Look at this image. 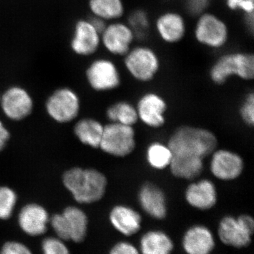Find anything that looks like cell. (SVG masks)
I'll list each match as a JSON object with an SVG mask.
<instances>
[{"instance_id":"6da1fadb","label":"cell","mask_w":254,"mask_h":254,"mask_svg":"<svg viewBox=\"0 0 254 254\" xmlns=\"http://www.w3.org/2000/svg\"><path fill=\"white\" fill-rule=\"evenodd\" d=\"M209 78L214 84L222 86L230 78L252 81L254 78L253 53L242 50L223 52L210 65Z\"/></svg>"},{"instance_id":"7a4b0ae2","label":"cell","mask_w":254,"mask_h":254,"mask_svg":"<svg viewBox=\"0 0 254 254\" xmlns=\"http://www.w3.org/2000/svg\"><path fill=\"white\" fill-rule=\"evenodd\" d=\"M63 183L80 203H92L102 199L108 186L106 177L95 169H71L64 175Z\"/></svg>"},{"instance_id":"3957f363","label":"cell","mask_w":254,"mask_h":254,"mask_svg":"<svg viewBox=\"0 0 254 254\" xmlns=\"http://www.w3.org/2000/svg\"><path fill=\"white\" fill-rule=\"evenodd\" d=\"M193 19L192 36L198 46L211 51L226 49L231 40V30L225 18L208 10Z\"/></svg>"},{"instance_id":"277c9868","label":"cell","mask_w":254,"mask_h":254,"mask_svg":"<svg viewBox=\"0 0 254 254\" xmlns=\"http://www.w3.org/2000/svg\"><path fill=\"white\" fill-rule=\"evenodd\" d=\"M162 58L154 47L145 42H137L122 58L125 72L139 83L154 81L162 68Z\"/></svg>"},{"instance_id":"5b68a950","label":"cell","mask_w":254,"mask_h":254,"mask_svg":"<svg viewBox=\"0 0 254 254\" xmlns=\"http://www.w3.org/2000/svg\"><path fill=\"white\" fill-rule=\"evenodd\" d=\"M218 144V138L213 132L190 126L177 128L168 143L173 154L195 155L203 159L211 155Z\"/></svg>"},{"instance_id":"8992f818","label":"cell","mask_w":254,"mask_h":254,"mask_svg":"<svg viewBox=\"0 0 254 254\" xmlns=\"http://www.w3.org/2000/svg\"><path fill=\"white\" fill-rule=\"evenodd\" d=\"M107 23L95 17L80 18L73 28L70 48L82 58L94 56L101 49V31Z\"/></svg>"},{"instance_id":"52a82bcc","label":"cell","mask_w":254,"mask_h":254,"mask_svg":"<svg viewBox=\"0 0 254 254\" xmlns=\"http://www.w3.org/2000/svg\"><path fill=\"white\" fill-rule=\"evenodd\" d=\"M189 31L188 17L179 10H163L152 21V31L159 41L167 46L182 43L188 36Z\"/></svg>"},{"instance_id":"ba28073f","label":"cell","mask_w":254,"mask_h":254,"mask_svg":"<svg viewBox=\"0 0 254 254\" xmlns=\"http://www.w3.org/2000/svg\"><path fill=\"white\" fill-rule=\"evenodd\" d=\"M86 78L95 91H110L121 86L123 73L115 58L108 55L91 60L86 69Z\"/></svg>"},{"instance_id":"9c48e42d","label":"cell","mask_w":254,"mask_h":254,"mask_svg":"<svg viewBox=\"0 0 254 254\" xmlns=\"http://www.w3.org/2000/svg\"><path fill=\"white\" fill-rule=\"evenodd\" d=\"M100 37L101 48L108 56L120 59L138 42L134 31L125 19L107 23Z\"/></svg>"},{"instance_id":"30bf717a","label":"cell","mask_w":254,"mask_h":254,"mask_svg":"<svg viewBox=\"0 0 254 254\" xmlns=\"http://www.w3.org/2000/svg\"><path fill=\"white\" fill-rule=\"evenodd\" d=\"M88 220L81 209L68 207L61 214H55L50 218L52 228L57 237L65 242L80 243L86 238Z\"/></svg>"},{"instance_id":"8fae6325","label":"cell","mask_w":254,"mask_h":254,"mask_svg":"<svg viewBox=\"0 0 254 254\" xmlns=\"http://www.w3.org/2000/svg\"><path fill=\"white\" fill-rule=\"evenodd\" d=\"M136 134L132 126L111 123L104 126L99 148L119 158L128 156L136 148Z\"/></svg>"},{"instance_id":"7c38bea8","label":"cell","mask_w":254,"mask_h":254,"mask_svg":"<svg viewBox=\"0 0 254 254\" xmlns=\"http://www.w3.org/2000/svg\"><path fill=\"white\" fill-rule=\"evenodd\" d=\"M254 230V220L250 215H240L238 218L225 216L220 220L218 235L225 245L241 248L251 242Z\"/></svg>"},{"instance_id":"4fadbf2b","label":"cell","mask_w":254,"mask_h":254,"mask_svg":"<svg viewBox=\"0 0 254 254\" xmlns=\"http://www.w3.org/2000/svg\"><path fill=\"white\" fill-rule=\"evenodd\" d=\"M80 102L78 95L68 88L56 90L48 98L47 111L52 118L59 123H67L77 116Z\"/></svg>"},{"instance_id":"5bb4252c","label":"cell","mask_w":254,"mask_h":254,"mask_svg":"<svg viewBox=\"0 0 254 254\" xmlns=\"http://www.w3.org/2000/svg\"><path fill=\"white\" fill-rule=\"evenodd\" d=\"M210 155V172L218 180L232 181L243 173L245 163L238 153L230 150L216 149Z\"/></svg>"},{"instance_id":"9a60e30c","label":"cell","mask_w":254,"mask_h":254,"mask_svg":"<svg viewBox=\"0 0 254 254\" xmlns=\"http://www.w3.org/2000/svg\"><path fill=\"white\" fill-rule=\"evenodd\" d=\"M138 120L151 128H160L165 123L168 109L166 100L153 91L146 92L140 97L136 106Z\"/></svg>"},{"instance_id":"2e32d148","label":"cell","mask_w":254,"mask_h":254,"mask_svg":"<svg viewBox=\"0 0 254 254\" xmlns=\"http://www.w3.org/2000/svg\"><path fill=\"white\" fill-rule=\"evenodd\" d=\"M1 108L11 120H20L27 117L33 108V100L28 92L20 86L8 88L1 99Z\"/></svg>"},{"instance_id":"e0dca14e","label":"cell","mask_w":254,"mask_h":254,"mask_svg":"<svg viewBox=\"0 0 254 254\" xmlns=\"http://www.w3.org/2000/svg\"><path fill=\"white\" fill-rule=\"evenodd\" d=\"M185 198L189 205L200 210H210L218 201L215 184L207 179L192 182L187 187Z\"/></svg>"},{"instance_id":"ac0fdd59","label":"cell","mask_w":254,"mask_h":254,"mask_svg":"<svg viewBox=\"0 0 254 254\" xmlns=\"http://www.w3.org/2000/svg\"><path fill=\"white\" fill-rule=\"evenodd\" d=\"M49 221V215L46 209L36 203L25 205L18 214V225L28 236L44 235L48 230Z\"/></svg>"},{"instance_id":"d6986e66","label":"cell","mask_w":254,"mask_h":254,"mask_svg":"<svg viewBox=\"0 0 254 254\" xmlns=\"http://www.w3.org/2000/svg\"><path fill=\"white\" fill-rule=\"evenodd\" d=\"M138 200L145 213L152 218L162 220L168 213L166 196L160 187L146 183L140 188Z\"/></svg>"},{"instance_id":"ffe728a7","label":"cell","mask_w":254,"mask_h":254,"mask_svg":"<svg viewBox=\"0 0 254 254\" xmlns=\"http://www.w3.org/2000/svg\"><path fill=\"white\" fill-rule=\"evenodd\" d=\"M109 218L115 229L126 236L134 235L141 229V215L128 205H115L110 211Z\"/></svg>"},{"instance_id":"44dd1931","label":"cell","mask_w":254,"mask_h":254,"mask_svg":"<svg viewBox=\"0 0 254 254\" xmlns=\"http://www.w3.org/2000/svg\"><path fill=\"white\" fill-rule=\"evenodd\" d=\"M215 246L213 234L206 227H190L183 238V247L188 254H210Z\"/></svg>"},{"instance_id":"7402d4cb","label":"cell","mask_w":254,"mask_h":254,"mask_svg":"<svg viewBox=\"0 0 254 254\" xmlns=\"http://www.w3.org/2000/svg\"><path fill=\"white\" fill-rule=\"evenodd\" d=\"M88 8L92 17L105 23L125 19L128 12L125 0H88Z\"/></svg>"},{"instance_id":"603a6c76","label":"cell","mask_w":254,"mask_h":254,"mask_svg":"<svg viewBox=\"0 0 254 254\" xmlns=\"http://www.w3.org/2000/svg\"><path fill=\"white\" fill-rule=\"evenodd\" d=\"M203 158L195 155L173 154L169 168L174 177L182 180H194L203 170Z\"/></svg>"},{"instance_id":"cb8c5ba5","label":"cell","mask_w":254,"mask_h":254,"mask_svg":"<svg viewBox=\"0 0 254 254\" xmlns=\"http://www.w3.org/2000/svg\"><path fill=\"white\" fill-rule=\"evenodd\" d=\"M104 126L93 119L80 120L74 127L75 134L83 144L99 148Z\"/></svg>"},{"instance_id":"d4e9b609","label":"cell","mask_w":254,"mask_h":254,"mask_svg":"<svg viewBox=\"0 0 254 254\" xmlns=\"http://www.w3.org/2000/svg\"><path fill=\"white\" fill-rule=\"evenodd\" d=\"M173 249V242L163 232L153 230L147 232L142 237V254H170Z\"/></svg>"},{"instance_id":"484cf974","label":"cell","mask_w":254,"mask_h":254,"mask_svg":"<svg viewBox=\"0 0 254 254\" xmlns=\"http://www.w3.org/2000/svg\"><path fill=\"white\" fill-rule=\"evenodd\" d=\"M136 34L138 42H145L152 31L153 18L143 8H136L127 12L125 18Z\"/></svg>"},{"instance_id":"4316f807","label":"cell","mask_w":254,"mask_h":254,"mask_svg":"<svg viewBox=\"0 0 254 254\" xmlns=\"http://www.w3.org/2000/svg\"><path fill=\"white\" fill-rule=\"evenodd\" d=\"M173 157V152L168 145L160 142L150 143L145 153L148 165L156 170H163L169 168Z\"/></svg>"},{"instance_id":"83f0119b","label":"cell","mask_w":254,"mask_h":254,"mask_svg":"<svg viewBox=\"0 0 254 254\" xmlns=\"http://www.w3.org/2000/svg\"><path fill=\"white\" fill-rule=\"evenodd\" d=\"M107 117L111 123L133 127L138 121L136 108L127 101L115 103L107 110Z\"/></svg>"},{"instance_id":"f1b7e54d","label":"cell","mask_w":254,"mask_h":254,"mask_svg":"<svg viewBox=\"0 0 254 254\" xmlns=\"http://www.w3.org/2000/svg\"><path fill=\"white\" fill-rule=\"evenodd\" d=\"M16 197L14 190L9 187H0V220H8L12 215Z\"/></svg>"},{"instance_id":"f546056e","label":"cell","mask_w":254,"mask_h":254,"mask_svg":"<svg viewBox=\"0 0 254 254\" xmlns=\"http://www.w3.org/2000/svg\"><path fill=\"white\" fill-rule=\"evenodd\" d=\"M42 254H71L65 241L57 237H48L41 243Z\"/></svg>"},{"instance_id":"4dcf8cb0","label":"cell","mask_w":254,"mask_h":254,"mask_svg":"<svg viewBox=\"0 0 254 254\" xmlns=\"http://www.w3.org/2000/svg\"><path fill=\"white\" fill-rule=\"evenodd\" d=\"M210 0H184L183 12L187 17L195 18L209 10Z\"/></svg>"},{"instance_id":"1f68e13d","label":"cell","mask_w":254,"mask_h":254,"mask_svg":"<svg viewBox=\"0 0 254 254\" xmlns=\"http://www.w3.org/2000/svg\"><path fill=\"white\" fill-rule=\"evenodd\" d=\"M241 119L246 125L252 127L254 125V94L253 92L246 95L240 109Z\"/></svg>"},{"instance_id":"d6a6232c","label":"cell","mask_w":254,"mask_h":254,"mask_svg":"<svg viewBox=\"0 0 254 254\" xmlns=\"http://www.w3.org/2000/svg\"><path fill=\"white\" fill-rule=\"evenodd\" d=\"M0 254H33L27 245L18 241H8L1 246Z\"/></svg>"},{"instance_id":"836d02e7","label":"cell","mask_w":254,"mask_h":254,"mask_svg":"<svg viewBox=\"0 0 254 254\" xmlns=\"http://www.w3.org/2000/svg\"><path fill=\"white\" fill-rule=\"evenodd\" d=\"M110 254H140L136 247L128 242H120L114 246Z\"/></svg>"},{"instance_id":"e575fe53","label":"cell","mask_w":254,"mask_h":254,"mask_svg":"<svg viewBox=\"0 0 254 254\" xmlns=\"http://www.w3.org/2000/svg\"><path fill=\"white\" fill-rule=\"evenodd\" d=\"M243 22L249 34L253 35L254 31V14L244 15Z\"/></svg>"},{"instance_id":"d590c367","label":"cell","mask_w":254,"mask_h":254,"mask_svg":"<svg viewBox=\"0 0 254 254\" xmlns=\"http://www.w3.org/2000/svg\"><path fill=\"white\" fill-rule=\"evenodd\" d=\"M9 138V133L0 121V150L3 149Z\"/></svg>"},{"instance_id":"8d00e7d4","label":"cell","mask_w":254,"mask_h":254,"mask_svg":"<svg viewBox=\"0 0 254 254\" xmlns=\"http://www.w3.org/2000/svg\"><path fill=\"white\" fill-rule=\"evenodd\" d=\"M163 1H166V2H170V1H173V0H162Z\"/></svg>"},{"instance_id":"74e56055","label":"cell","mask_w":254,"mask_h":254,"mask_svg":"<svg viewBox=\"0 0 254 254\" xmlns=\"http://www.w3.org/2000/svg\"><path fill=\"white\" fill-rule=\"evenodd\" d=\"M210 1H211V0H210Z\"/></svg>"}]
</instances>
